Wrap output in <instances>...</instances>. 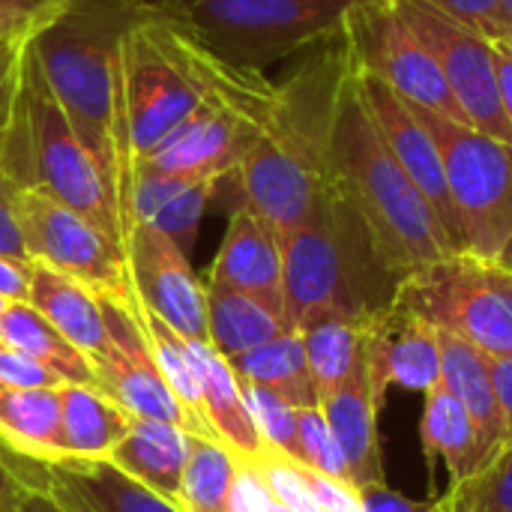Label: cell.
Masks as SVG:
<instances>
[{
  "label": "cell",
  "mask_w": 512,
  "mask_h": 512,
  "mask_svg": "<svg viewBox=\"0 0 512 512\" xmlns=\"http://www.w3.org/2000/svg\"><path fill=\"white\" fill-rule=\"evenodd\" d=\"M348 63L342 36L276 84L264 129L237 171L240 204L261 216L279 240L297 231L330 189V126L336 87Z\"/></svg>",
  "instance_id": "1"
},
{
  "label": "cell",
  "mask_w": 512,
  "mask_h": 512,
  "mask_svg": "<svg viewBox=\"0 0 512 512\" xmlns=\"http://www.w3.org/2000/svg\"><path fill=\"white\" fill-rule=\"evenodd\" d=\"M330 180L357 207L387 258L405 276L456 252L438 216L384 141L351 54L333 102Z\"/></svg>",
  "instance_id": "2"
},
{
  "label": "cell",
  "mask_w": 512,
  "mask_h": 512,
  "mask_svg": "<svg viewBox=\"0 0 512 512\" xmlns=\"http://www.w3.org/2000/svg\"><path fill=\"white\" fill-rule=\"evenodd\" d=\"M153 0H66L60 15L30 39V51L87 150L114 183L129 234V183L117 144V63L126 30Z\"/></svg>",
  "instance_id": "3"
},
{
  "label": "cell",
  "mask_w": 512,
  "mask_h": 512,
  "mask_svg": "<svg viewBox=\"0 0 512 512\" xmlns=\"http://www.w3.org/2000/svg\"><path fill=\"white\" fill-rule=\"evenodd\" d=\"M291 330L321 315L369 321L390 309L405 273L387 258L357 207L330 183L315 213L282 237Z\"/></svg>",
  "instance_id": "4"
},
{
  "label": "cell",
  "mask_w": 512,
  "mask_h": 512,
  "mask_svg": "<svg viewBox=\"0 0 512 512\" xmlns=\"http://www.w3.org/2000/svg\"><path fill=\"white\" fill-rule=\"evenodd\" d=\"M228 66L156 6L126 30L117 63L114 117L129 189L135 165L201 105Z\"/></svg>",
  "instance_id": "5"
},
{
  "label": "cell",
  "mask_w": 512,
  "mask_h": 512,
  "mask_svg": "<svg viewBox=\"0 0 512 512\" xmlns=\"http://www.w3.org/2000/svg\"><path fill=\"white\" fill-rule=\"evenodd\" d=\"M0 168L21 189L57 198L126 246V222L114 183L51 93L30 51V42L21 60V78L9 132L0 150Z\"/></svg>",
  "instance_id": "6"
},
{
  "label": "cell",
  "mask_w": 512,
  "mask_h": 512,
  "mask_svg": "<svg viewBox=\"0 0 512 512\" xmlns=\"http://www.w3.org/2000/svg\"><path fill=\"white\" fill-rule=\"evenodd\" d=\"M366 3L378 0H153L219 60L252 72L342 36Z\"/></svg>",
  "instance_id": "7"
},
{
  "label": "cell",
  "mask_w": 512,
  "mask_h": 512,
  "mask_svg": "<svg viewBox=\"0 0 512 512\" xmlns=\"http://www.w3.org/2000/svg\"><path fill=\"white\" fill-rule=\"evenodd\" d=\"M273 96L276 84L264 72L228 66L201 105L141 162L165 174L219 186L225 177H237L252 153Z\"/></svg>",
  "instance_id": "8"
},
{
  "label": "cell",
  "mask_w": 512,
  "mask_h": 512,
  "mask_svg": "<svg viewBox=\"0 0 512 512\" xmlns=\"http://www.w3.org/2000/svg\"><path fill=\"white\" fill-rule=\"evenodd\" d=\"M414 111L441 150L462 252L495 264L512 237V144L426 108Z\"/></svg>",
  "instance_id": "9"
},
{
  "label": "cell",
  "mask_w": 512,
  "mask_h": 512,
  "mask_svg": "<svg viewBox=\"0 0 512 512\" xmlns=\"http://www.w3.org/2000/svg\"><path fill=\"white\" fill-rule=\"evenodd\" d=\"M396 303L489 357L512 354V300L489 261L453 252L423 264L405 276Z\"/></svg>",
  "instance_id": "10"
},
{
  "label": "cell",
  "mask_w": 512,
  "mask_h": 512,
  "mask_svg": "<svg viewBox=\"0 0 512 512\" xmlns=\"http://www.w3.org/2000/svg\"><path fill=\"white\" fill-rule=\"evenodd\" d=\"M21 243L33 264L69 276L96 300L135 306L126 246L93 225L78 210L33 189H21L18 201Z\"/></svg>",
  "instance_id": "11"
},
{
  "label": "cell",
  "mask_w": 512,
  "mask_h": 512,
  "mask_svg": "<svg viewBox=\"0 0 512 512\" xmlns=\"http://www.w3.org/2000/svg\"><path fill=\"white\" fill-rule=\"evenodd\" d=\"M342 39L351 60L372 78L384 81L405 102L441 114L447 120H465L435 54L420 33L396 12L393 0H378L348 12Z\"/></svg>",
  "instance_id": "12"
},
{
  "label": "cell",
  "mask_w": 512,
  "mask_h": 512,
  "mask_svg": "<svg viewBox=\"0 0 512 512\" xmlns=\"http://www.w3.org/2000/svg\"><path fill=\"white\" fill-rule=\"evenodd\" d=\"M393 6L435 54L459 108L465 111L468 126L512 144V132L498 96L492 39L447 15L429 0H393Z\"/></svg>",
  "instance_id": "13"
},
{
  "label": "cell",
  "mask_w": 512,
  "mask_h": 512,
  "mask_svg": "<svg viewBox=\"0 0 512 512\" xmlns=\"http://www.w3.org/2000/svg\"><path fill=\"white\" fill-rule=\"evenodd\" d=\"M105 315V348L90 357L96 387L111 396L120 408H126L132 417L162 420L174 423L189 432V420L174 399L171 387L165 384L159 363L153 357L150 339L138 318V300L135 306H123L114 300H99Z\"/></svg>",
  "instance_id": "14"
},
{
  "label": "cell",
  "mask_w": 512,
  "mask_h": 512,
  "mask_svg": "<svg viewBox=\"0 0 512 512\" xmlns=\"http://www.w3.org/2000/svg\"><path fill=\"white\" fill-rule=\"evenodd\" d=\"M126 261L138 303L159 315L177 336L210 345L207 294L186 249L168 234L135 222L126 234Z\"/></svg>",
  "instance_id": "15"
},
{
  "label": "cell",
  "mask_w": 512,
  "mask_h": 512,
  "mask_svg": "<svg viewBox=\"0 0 512 512\" xmlns=\"http://www.w3.org/2000/svg\"><path fill=\"white\" fill-rule=\"evenodd\" d=\"M357 75H360L366 102H369L378 126H381L384 141L390 144L393 156L399 159V165L405 168L411 183L420 189V195L426 198V204L438 216V222L447 231V237L456 246V252H462V231H459L456 207H453V198H450V186H447V174H444V159H441V150H438L432 132L417 117L414 105L405 102L396 90H390L384 81L366 75L360 66H357Z\"/></svg>",
  "instance_id": "16"
},
{
  "label": "cell",
  "mask_w": 512,
  "mask_h": 512,
  "mask_svg": "<svg viewBox=\"0 0 512 512\" xmlns=\"http://www.w3.org/2000/svg\"><path fill=\"white\" fill-rule=\"evenodd\" d=\"M363 366L378 405H384L393 384L426 393L441 381L438 330L411 309L393 303L363 321Z\"/></svg>",
  "instance_id": "17"
},
{
  "label": "cell",
  "mask_w": 512,
  "mask_h": 512,
  "mask_svg": "<svg viewBox=\"0 0 512 512\" xmlns=\"http://www.w3.org/2000/svg\"><path fill=\"white\" fill-rule=\"evenodd\" d=\"M210 282L255 297L288 324L282 240L261 216H255L243 204L231 213L225 240L210 267Z\"/></svg>",
  "instance_id": "18"
},
{
  "label": "cell",
  "mask_w": 512,
  "mask_h": 512,
  "mask_svg": "<svg viewBox=\"0 0 512 512\" xmlns=\"http://www.w3.org/2000/svg\"><path fill=\"white\" fill-rule=\"evenodd\" d=\"M378 411L381 405L372 396L366 366L333 396L321 402V414L345 456L351 483L357 489L387 486L381 441H378Z\"/></svg>",
  "instance_id": "19"
},
{
  "label": "cell",
  "mask_w": 512,
  "mask_h": 512,
  "mask_svg": "<svg viewBox=\"0 0 512 512\" xmlns=\"http://www.w3.org/2000/svg\"><path fill=\"white\" fill-rule=\"evenodd\" d=\"M213 192L216 186L210 183L165 174L138 162L132 171V189H129V228L135 222L150 225L168 234L180 249H186L195 240L198 222Z\"/></svg>",
  "instance_id": "20"
},
{
  "label": "cell",
  "mask_w": 512,
  "mask_h": 512,
  "mask_svg": "<svg viewBox=\"0 0 512 512\" xmlns=\"http://www.w3.org/2000/svg\"><path fill=\"white\" fill-rule=\"evenodd\" d=\"M183 348H186V357H189L192 372L198 378L204 414H207L216 438L228 450H234L240 459H255L267 444L261 441L258 429H255V420L246 408V399H243V390H240L234 369L207 342L183 339Z\"/></svg>",
  "instance_id": "21"
},
{
  "label": "cell",
  "mask_w": 512,
  "mask_h": 512,
  "mask_svg": "<svg viewBox=\"0 0 512 512\" xmlns=\"http://www.w3.org/2000/svg\"><path fill=\"white\" fill-rule=\"evenodd\" d=\"M189 432L147 417H132L126 438L108 453V462L159 498L180 507V486L186 468ZM183 510V507H180Z\"/></svg>",
  "instance_id": "22"
},
{
  "label": "cell",
  "mask_w": 512,
  "mask_h": 512,
  "mask_svg": "<svg viewBox=\"0 0 512 512\" xmlns=\"http://www.w3.org/2000/svg\"><path fill=\"white\" fill-rule=\"evenodd\" d=\"M438 345H441V381L471 414L489 465L504 447V414L492 384V366H489L492 357L477 345L444 330H438Z\"/></svg>",
  "instance_id": "23"
},
{
  "label": "cell",
  "mask_w": 512,
  "mask_h": 512,
  "mask_svg": "<svg viewBox=\"0 0 512 512\" xmlns=\"http://www.w3.org/2000/svg\"><path fill=\"white\" fill-rule=\"evenodd\" d=\"M39 468L57 483L69 486L90 512H183L171 501L159 498L147 486L126 477L108 459H36Z\"/></svg>",
  "instance_id": "24"
},
{
  "label": "cell",
  "mask_w": 512,
  "mask_h": 512,
  "mask_svg": "<svg viewBox=\"0 0 512 512\" xmlns=\"http://www.w3.org/2000/svg\"><path fill=\"white\" fill-rule=\"evenodd\" d=\"M27 303L69 339L87 360L105 348V315L102 303L78 282L63 273H54L42 264H33Z\"/></svg>",
  "instance_id": "25"
},
{
  "label": "cell",
  "mask_w": 512,
  "mask_h": 512,
  "mask_svg": "<svg viewBox=\"0 0 512 512\" xmlns=\"http://www.w3.org/2000/svg\"><path fill=\"white\" fill-rule=\"evenodd\" d=\"M423 453L429 465V477L435 474V462L444 459L450 471V486L468 480L486 465V450L471 414L462 402L438 381L426 390V411H423Z\"/></svg>",
  "instance_id": "26"
},
{
  "label": "cell",
  "mask_w": 512,
  "mask_h": 512,
  "mask_svg": "<svg viewBox=\"0 0 512 512\" xmlns=\"http://www.w3.org/2000/svg\"><path fill=\"white\" fill-rule=\"evenodd\" d=\"M132 414L120 408L99 387L63 384L60 387V441L63 456L108 459V453L126 438Z\"/></svg>",
  "instance_id": "27"
},
{
  "label": "cell",
  "mask_w": 512,
  "mask_h": 512,
  "mask_svg": "<svg viewBox=\"0 0 512 512\" xmlns=\"http://www.w3.org/2000/svg\"><path fill=\"white\" fill-rule=\"evenodd\" d=\"M60 387L21 390L0 381V444L27 459H60Z\"/></svg>",
  "instance_id": "28"
},
{
  "label": "cell",
  "mask_w": 512,
  "mask_h": 512,
  "mask_svg": "<svg viewBox=\"0 0 512 512\" xmlns=\"http://www.w3.org/2000/svg\"><path fill=\"white\" fill-rule=\"evenodd\" d=\"M0 345L54 372L63 384L96 387L90 360L69 339H63L60 330H54L30 303H9L0 312Z\"/></svg>",
  "instance_id": "29"
},
{
  "label": "cell",
  "mask_w": 512,
  "mask_h": 512,
  "mask_svg": "<svg viewBox=\"0 0 512 512\" xmlns=\"http://www.w3.org/2000/svg\"><path fill=\"white\" fill-rule=\"evenodd\" d=\"M207 294V333L210 345L225 357H240L264 342H273L276 336L288 333L291 327L273 315L264 303L255 297L234 291L228 285L210 282L204 285Z\"/></svg>",
  "instance_id": "30"
},
{
  "label": "cell",
  "mask_w": 512,
  "mask_h": 512,
  "mask_svg": "<svg viewBox=\"0 0 512 512\" xmlns=\"http://www.w3.org/2000/svg\"><path fill=\"white\" fill-rule=\"evenodd\" d=\"M228 366L234 369L240 381H252L282 396L294 408H321V399L309 372V360L303 351V339L297 330H288L276 336L273 342H264L240 357H231Z\"/></svg>",
  "instance_id": "31"
},
{
  "label": "cell",
  "mask_w": 512,
  "mask_h": 512,
  "mask_svg": "<svg viewBox=\"0 0 512 512\" xmlns=\"http://www.w3.org/2000/svg\"><path fill=\"white\" fill-rule=\"evenodd\" d=\"M309 372L324 402L345 387L363 369V324L342 315H321L306 321L300 330Z\"/></svg>",
  "instance_id": "32"
},
{
  "label": "cell",
  "mask_w": 512,
  "mask_h": 512,
  "mask_svg": "<svg viewBox=\"0 0 512 512\" xmlns=\"http://www.w3.org/2000/svg\"><path fill=\"white\" fill-rule=\"evenodd\" d=\"M138 318H141V327L150 339V348H153V357L159 363V372L165 378V384L171 387L174 399L180 402L186 420H189V435H201V438H216L207 414H204V402H201V390H198V378L192 372V363L186 357V348H183V336H177L159 315H153L150 309H144L138 303Z\"/></svg>",
  "instance_id": "33"
},
{
  "label": "cell",
  "mask_w": 512,
  "mask_h": 512,
  "mask_svg": "<svg viewBox=\"0 0 512 512\" xmlns=\"http://www.w3.org/2000/svg\"><path fill=\"white\" fill-rule=\"evenodd\" d=\"M237 453L228 450L222 441L189 435L183 486H180V507L183 512H228V495L237 474Z\"/></svg>",
  "instance_id": "34"
},
{
  "label": "cell",
  "mask_w": 512,
  "mask_h": 512,
  "mask_svg": "<svg viewBox=\"0 0 512 512\" xmlns=\"http://www.w3.org/2000/svg\"><path fill=\"white\" fill-rule=\"evenodd\" d=\"M453 512H512V441L468 480L444 495Z\"/></svg>",
  "instance_id": "35"
},
{
  "label": "cell",
  "mask_w": 512,
  "mask_h": 512,
  "mask_svg": "<svg viewBox=\"0 0 512 512\" xmlns=\"http://www.w3.org/2000/svg\"><path fill=\"white\" fill-rule=\"evenodd\" d=\"M240 390H243L246 408L255 420L261 441L267 447H273L276 453L300 462V420H297L300 408H294L282 396H276V393L252 384V381H240Z\"/></svg>",
  "instance_id": "36"
},
{
  "label": "cell",
  "mask_w": 512,
  "mask_h": 512,
  "mask_svg": "<svg viewBox=\"0 0 512 512\" xmlns=\"http://www.w3.org/2000/svg\"><path fill=\"white\" fill-rule=\"evenodd\" d=\"M267 492L273 495V501H279L282 507H288L291 512H321L318 507V498L309 486V477H306V465L276 453L273 447H264L255 459H249Z\"/></svg>",
  "instance_id": "37"
},
{
  "label": "cell",
  "mask_w": 512,
  "mask_h": 512,
  "mask_svg": "<svg viewBox=\"0 0 512 512\" xmlns=\"http://www.w3.org/2000/svg\"><path fill=\"white\" fill-rule=\"evenodd\" d=\"M300 465L339 480V483H351L345 456L321 414V408H300ZM354 486V483H351ZM357 489V486H354Z\"/></svg>",
  "instance_id": "38"
},
{
  "label": "cell",
  "mask_w": 512,
  "mask_h": 512,
  "mask_svg": "<svg viewBox=\"0 0 512 512\" xmlns=\"http://www.w3.org/2000/svg\"><path fill=\"white\" fill-rule=\"evenodd\" d=\"M66 0H0V42H30L63 9Z\"/></svg>",
  "instance_id": "39"
},
{
  "label": "cell",
  "mask_w": 512,
  "mask_h": 512,
  "mask_svg": "<svg viewBox=\"0 0 512 512\" xmlns=\"http://www.w3.org/2000/svg\"><path fill=\"white\" fill-rule=\"evenodd\" d=\"M429 3H435L447 15L465 21L468 27H474L477 33H483L492 42L495 39H507L501 0H429Z\"/></svg>",
  "instance_id": "40"
},
{
  "label": "cell",
  "mask_w": 512,
  "mask_h": 512,
  "mask_svg": "<svg viewBox=\"0 0 512 512\" xmlns=\"http://www.w3.org/2000/svg\"><path fill=\"white\" fill-rule=\"evenodd\" d=\"M6 453H9V462H12V468L21 474V480L30 486V489H36V492H42L54 507L60 512H90L84 507V501L69 489V486H63V483H57L54 477H48L42 468H39V462L36 459H27V456H18V453H12L9 447H6Z\"/></svg>",
  "instance_id": "41"
},
{
  "label": "cell",
  "mask_w": 512,
  "mask_h": 512,
  "mask_svg": "<svg viewBox=\"0 0 512 512\" xmlns=\"http://www.w3.org/2000/svg\"><path fill=\"white\" fill-rule=\"evenodd\" d=\"M0 381L21 390H57L63 384L54 372L42 369L39 363L27 360L24 354L6 345H0Z\"/></svg>",
  "instance_id": "42"
},
{
  "label": "cell",
  "mask_w": 512,
  "mask_h": 512,
  "mask_svg": "<svg viewBox=\"0 0 512 512\" xmlns=\"http://www.w3.org/2000/svg\"><path fill=\"white\" fill-rule=\"evenodd\" d=\"M18 201H21V186L0 168V255L30 261L21 243Z\"/></svg>",
  "instance_id": "43"
},
{
  "label": "cell",
  "mask_w": 512,
  "mask_h": 512,
  "mask_svg": "<svg viewBox=\"0 0 512 512\" xmlns=\"http://www.w3.org/2000/svg\"><path fill=\"white\" fill-rule=\"evenodd\" d=\"M273 495L267 492L258 468L249 459H237V474L228 495V512H267Z\"/></svg>",
  "instance_id": "44"
},
{
  "label": "cell",
  "mask_w": 512,
  "mask_h": 512,
  "mask_svg": "<svg viewBox=\"0 0 512 512\" xmlns=\"http://www.w3.org/2000/svg\"><path fill=\"white\" fill-rule=\"evenodd\" d=\"M24 48H27V42H0V150H3L9 120H12V108H15Z\"/></svg>",
  "instance_id": "45"
},
{
  "label": "cell",
  "mask_w": 512,
  "mask_h": 512,
  "mask_svg": "<svg viewBox=\"0 0 512 512\" xmlns=\"http://www.w3.org/2000/svg\"><path fill=\"white\" fill-rule=\"evenodd\" d=\"M306 477H309V486L318 498V507L321 512H366L363 507V495L360 489H354L351 483H339V480H330L312 468H306Z\"/></svg>",
  "instance_id": "46"
},
{
  "label": "cell",
  "mask_w": 512,
  "mask_h": 512,
  "mask_svg": "<svg viewBox=\"0 0 512 512\" xmlns=\"http://www.w3.org/2000/svg\"><path fill=\"white\" fill-rule=\"evenodd\" d=\"M363 495V507L366 512H453L450 501L441 495L435 501H426V504H417V501H408L402 495H396L393 489L387 486H375V489H360Z\"/></svg>",
  "instance_id": "47"
},
{
  "label": "cell",
  "mask_w": 512,
  "mask_h": 512,
  "mask_svg": "<svg viewBox=\"0 0 512 512\" xmlns=\"http://www.w3.org/2000/svg\"><path fill=\"white\" fill-rule=\"evenodd\" d=\"M30 276H33V261H21V258L0 255V297L3 300H9V303H27Z\"/></svg>",
  "instance_id": "48"
},
{
  "label": "cell",
  "mask_w": 512,
  "mask_h": 512,
  "mask_svg": "<svg viewBox=\"0 0 512 512\" xmlns=\"http://www.w3.org/2000/svg\"><path fill=\"white\" fill-rule=\"evenodd\" d=\"M492 384H495V396L504 414V444L512 441V354L507 357H492Z\"/></svg>",
  "instance_id": "49"
},
{
  "label": "cell",
  "mask_w": 512,
  "mask_h": 512,
  "mask_svg": "<svg viewBox=\"0 0 512 512\" xmlns=\"http://www.w3.org/2000/svg\"><path fill=\"white\" fill-rule=\"evenodd\" d=\"M495 72H498V96H501V111L512 132V45L507 39H495Z\"/></svg>",
  "instance_id": "50"
},
{
  "label": "cell",
  "mask_w": 512,
  "mask_h": 512,
  "mask_svg": "<svg viewBox=\"0 0 512 512\" xmlns=\"http://www.w3.org/2000/svg\"><path fill=\"white\" fill-rule=\"evenodd\" d=\"M18 512H60V510H57V507H54L42 492H36V489H33L30 501H27V504H24Z\"/></svg>",
  "instance_id": "51"
},
{
  "label": "cell",
  "mask_w": 512,
  "mask_h": 512,
  "mask_svg": "<svg viewBox=\"0 0 512 512\" xmlns=\"http://www.w3.org/2000/svg\"><path fill=\"white\" fill-rule=\"evenodd\" d=\"M495 267H501L504 273H510L512 276V237L507 240V246H504V252L498 255V261H495Z\"/></svg>",
  "instance_id": "52"
},
{
  "label": "cell",
  "mask_w": 512,
  "mask_h": 512,
  "mask_svg": "<svg viewBox=\"0 0 512 512\" xmlns=\"http://www.w3.org/2000/svg\"><path fill=\"white\" fill-rule=\"evenodd\" d=\"M504 9V27H507V42L512 45V0H501Z\"/></svg>",
  "instance_id": "53"
},
{
  "label": "cell",
  "mask_w": 512,
  "mask_h": 512,
  "mask_svg": "<svg viewBox=\"0 0 512 512\" xmlns=\"http://www.w3.org/2000/svg\"><path fill=\"white\" fill-rule=\"evenodd\" d=\"M498 279H501V285H504L507 297H510V300H512V276H510V273H504V270L498 267Z\"/></svg>",
  "instance_id": "54"
},
{
  "label": "cell",
  "mask_w": 512,
  "mask_h": 512,
  "mask_svg": "<svg viewBox=\"0 0 512 512\" xmlns=\"http://www.w3.org/2000/svg\"><path fill=\"white\" fill-rule=\"evenodd\" d=\"M267 512H291L288 507H282L279 501H270V507H267Z\"/></svg>",
  "instance_id": "55"
},
{
  "label": "cell",
  "mask_w": 512,
  "mask_h": 512,
  "mask_svg": "<svg viewBox=\"0 0 512 512\" xmlns=\"http://www.w3.org/2000/svg\"><path fill=\"white\" fill-rule=\"evenodd\" d=\"M6 306H9V300H3V297H0V312H3Z\"/></svg>",
  "instance_id": "56"
},
{
  "label": "cell",
  "mask_w": 512,
  "mask_h": 512,
  "mask_svg": "<svg viewBox=\"0 0 512 512\" xmlns=\"http://www.w3.org/2000/svg\"><path fill=\"white\" fill-rule=\"evenodd\" d=\"M189 512H198V510H189Z\"/></svg>",
  "instance_id": "57"
}]
</instances>
